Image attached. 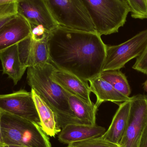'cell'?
<instances>
[{
	"label": "cell",
	"instance_id": "obj_1",
	"mask_svg": "<svg viewBox=\"0 0 147 147\" xmlns=\"http://www.w3.org/2000/svg\"><path fill=\"white\" fill-rule=\"evenodd\" d=\"M52 63L85 81L100 75L106 45L97 32L79 31L59 26L48 40Z\"/></svg>",
	"mask_w": 147,
	"mask_h": 147
},
{
	"label": "cell",
	"instance_id": "obj_2",
	"mask_svg": "<svg viewBox=\"0 0 147 147\" xmlns=\"http://www.w3.org/2000/svg\"><path fill=\"white\" fill-rule=\"evenodd\" d=\"M56 68L52 63L28 67L27 80L32 89L53 111L58 127L61 129L70 123H80L70 107L65 90L51 78Z\"/></svg>",
	"mask_w": 147,
	"mask_h": 147
},
{
	"label": "cell",
	"instance_id": "obj_3",
	"mask_svg": "<svg viewBox=\"0 0 147 147\" xmlns=\"http://www.w3.org/2000/svg\"><path fill=\"white\" fill-rule=\"evenodd\" d=\"M1 127L6 146L52 147L41 127L31 121L2 111Z\"/></svg>",
	"mask_w": 147,
	"mask_h": 147
},
{
	"label": "cell",
	"instance_id": "obj_4",
	"mask_svg": "<svg viewBox=\"0 0 147 147\" xmlns=\"http://www.w3.org/2000/svg\"><path fill=\"white\" fill-rule=\"evenodd\" d=\"M99 35L115 33L124 26L130 12L122 0H82Z\"/></svg>",
	"mask_w": 147,
	"mask_h": 147
},
{
	"label": "cell",
	"instance_id": "obj_5",
	"mask_svg": "<svg viewBox=\"0 0 147 147\" xmlns=\"http://www.w3.org/2000/svg\"><path fill=\"white\" fill-rule=\"evenodd\" d=\"M59 26L79 31L96 32L82 0H45Z\"/></svg>",
	"mask_w": 147,
	"mask_h": 147
},
{
	"label": "cell",
	"instance_id": "obj_6",
	"mask_svg": "<svg viewBox=\"0 0 147 147\" xmlns=\"http://www.w3.org/2000/svg\"><path fill=\"white\" fill-rule=\"evenodd\" d=\"M147 46V29L117 45H106L102 71L119 70L130 60L141 55Z\"/></svg>",
	"mask_w": 147,
	"mask_h": 147
},
{
	"label": "cell",
	"instance_id": "obj_7",
	"mask_svg": "<svg viewBox=\"0 0 147 147\" xmlns=\"http://www.w3.org/2000/svg\"><path fill=\"white\" fill-rule=\"evenodd\" d=\"M127 125L120 147H139L147 123V96L138 94L131 97Z\"/></svg>",
	"mask_w": 147,
	"mask_h": 147
},
{
	"label": "cell",
	"instance_id": "obj_8",
	"mask_svg": "<svg viewBox=\"0 0 147 147\" xmlns=\"http://www.w3.org/2000/svg\"><path fill=\"white\" fill-rule=\"evenodd\" d=\"M0 110L22 117L41 127L40 119L31 91L24 90L0 95Z\"/></svg>",
	"mask_w": 147,
	"mask_h": 147
},
{
	"label": "cell",
	"instance_id": "obj_9",
	"mask_svg": "<svg viewBox=\"0 0 147 147\" xmlns=\"http://www.w3.org/2000/svg\"><path fill=\"white\" fill-rule=\"evenodd\" d=\"M18 14L30 24L43 26L51 32L59 26L45 0H20L17 2Z\"/></svg>",
	"mask_w": 147,
	"mask_h": 147
},
{
	"label": "cell",
	"instance_id": "obj_10",
	"mask_svg": "<svg viewBox=\"0 0 147 147\" xmlns=\"http://www.w3.org/2000/svg\"><path fill=\"white\" fill-rule=\"evenodd\" d=\"M48 40L37 41L31 36L18 44L19 55L22 65L28 67L51 63Z\"/></svg>",
	"mask_w": 147,
	"mask_h": 147
},
{
	"label": "cell",
	"instance_id": "obj_11",
	"mask_svg": "<svg viewBox=\"0 0 147 147\" xmlns=\"http://www.w3.org/2000/svg\"><path fill=\"white\" fill-rule=\"evenodd\" d=\"M31 26L24 17L17 14L0 28V52L19 44L31 36Z\"/></svg>",
	"mask_w": 147,
	"mask_h": 147
},
{
	"label": "cell",
	"instance_id": "obj_12",
	"mask_svg": "<svg viewBox=\"0 0 147 147\" xmlns=\"http://www.w3.org/2000/svg\"><path fill=\"white\" fill-rule=\"evenodd\" d=\"M51 78L64 90L89 104L93 103L90 98L91 91L87 81L73 74L57 68L53 71Z\"/></svg>",
	"mask_w": 147,
	"mask_h": 147
},
{
	"label": "cell",
	"instance_id": "obj_13",
	"mask_svg": "<svg viewBox=\"0 0 147 147\" xmlns=\"http://www.w3.org/2000/svg\"><path fill=\"white\" fill-rule=\"evenodd\" d=\"M106 131L103 127L86 124L70 123L62 129L59 140L64 144L96 138L102 136Z\"/></svg>",
	"mask_w": 147,
	"mask_h": 147
},
{
	"label": "cell",
	"instance_id": "obj_14",
	"mask_svg": "<svg viewBox=\"0 0 147 147\" xmlns=\"http://www.w3.org/2000/svg\"><path fill=\"white\" fill-rule=\"evenodd\" d=\"M130 105V100L119 105L109 127L101 136L102 139L119 146L127 125Z\"/></svg>",
	"mask_w": 147,
	"mask_h": 147
},
{
	"label": "cell",
	"instance_id": "obj_15",
	"mask_svg": "<svg viewBox=\"0 0 147 147\" xmlns=\"http://www.w3.org/2000/svg\"><path fill=\"white\" fill-rule=\"evenodd\" d=\"M3 73L8 76L15 85L21 79L26 70L22 65L19 55L18 44L14 45L0 52Z\"/></svg>",
	"mask_w": 147,
	"mask_h": 147
},
{
	"label": "cell",
	"instance_id": "obj_16",
	"mask_svg": "<svg viewBox=\"0 0 147 147\" xmlns=\"http://www.w3.org/2000/svg\"><path fill=\"white\" fill-rule=\"evenodd\" d=\"M89 81L91 92H93L96 96L95 105L98 108L103 102H123L131 99L130 97L127 96L116 90L99 75Z\"/></svg>",
	"mask_w": 147,
	"mask_h": 147
},
{
	"label": "cell",
	"instance_id": "obj_17",
	"mask_svg": "<svg viewBox=\"0 0 147 147\" xmlns=\"http://www.w3.org/2000/svg\"><path fill=\"white\" fill-rule=\"evenodd\" d=\"M40 119L41 127L47 136L54 137L61 129L58 127L53 111L34 90H31Z\"/></svg>",
	"mask_w": 147,
	"mask_h": 147
},
{
	"label": "cell",
	"instance_id": "obj_18",
	"mask_svg": "<svg viewBox=\"0 0 147 147\" xmlns=\"http://www.w3.org/2000/svg\"><path fill=\"white\" fill-rule=\"evenodd\" d=\"M66 92L70 107L80 124L95 126L98 108L95 104H89L79 98Z\"/></svg>",
	"mask_w": 147,
	"mask_h": 147
},
{
	"label": "cell",
	"instance_id": "obj_19",
	"mask_svg": "<svg viewBox=\"0 0 147 147\" xmlns=\"http://www.w3.org/2000/svg\"><path fill=\"white\" fill-rule=\"evenodd\" d=\"M99 76L119 92L129 97L131 94L130 86L125 74L121 71L119 70L103 71Z\"/></svg>",
	"mask_w": 147,
	"mask_h": 147
},
{
	"label": "cell",
	"instance_id": "obj_20",
	"mask_svg": "<svg viewBox=\"0 0 147 147\" xmlns=\"http://www.w3.org/2000/svg\"><path fill=\"white\" fill-rule=\"evenodd\" d=\"M132 18L136 19H147L146 0H128Z\"/></svg>",
	"mask_w": 147,
	"mask_h": 147
},
{
	"label": "cell",
	"instance_id": "obj_21",
	"mask_svg": "<svg viewBox=\"0 0 147 147\" xmlns=\"http://www.w3.org/2000/svg\"><path fill=\"white\" fill-rule=\"evenodd\" d=\"M116 144L106 141L101 136L90 138L68 144L67 147H118Z\"/></svg>",
	"mask_w": 147,
	"mask_h": 147
},
{
	"label": "cell",
	"instance_id": "obj_22",
	"mask_svg": "<svg viewBox=\"0 0 147 147\" xmlns=\"http://www.w3.org/2000/svg\"><path fill=\"white\" fill-rule=\"evenodd\" d=\"M17 14V2L0 4V28Z\"/></svg>",
	"mask_w": 147,
	"mask_h": 147
},
{
	"label": "cell",
	"instance_id": "obj_23",
	"mask_svg": "<svg viewBox=\"0 0 147 147\" xmlns=\"http://www.w3.org/2000/svg\"><path fill=\"white\" fill-rule=\"evenodd\" d=\"M31 26V37L37 41L48 40L50 32H48L43 26L30 24Z\"/></svg>",
	"mask_w": 147,
	"mask_h": 147
},
{
	"label": "cell",
	"instance_id": "obj_24",
	"mask_svg": "<svg viewBox=\"0 0 147 147\" xmlns=\"http://www.w3.org/2000/svg\"><path fill=\"white\" fill-rule=\"evenodd\" d=\"M133 68L137 71L147 74V46L141 55L137 57Z\"/></svg>",
	"mask_w": 147,
	"mask_h": 147
},
{
	"label": "cell",
	"instance_id": "obj_25",
	"mask_svg": "<svg viewBox=\"0 0 147 147\" xmlns=\"http://www.w3.org/2000/svg\"><path fill=\"white\" fill-rule=\"evenodd\" d=\"M139 147H147V123L141 137Z\"/></svg>",
	"mask_w": 147,
	"mask_h": 147
},
{
	"label": "cell",
	"instance_id": "obj_26",
	"mask_svg": "<svg viewBox=\"0 0 147 147\" xmlns=\"http://www.w3.org/2000/svg\"><path fill=\"white\" fill-rule=\"evenodd\" d=\"M2 111L0 110V147H3L5 146L3 140L2 134L1 127V117Z\"/></svg>",
	"mask_w": 147,
	"mask_h": 147
},
{
	"label": "cell",
	"instance_id": "obj_27",
	"mask_svg": "<svg viewBox=\"0 0 147 147\" xmlns=\"http://www.w3.org/2000/svg\"><path fill=\"white\" fill-rule=\"evenodd\" d=\"M20 0H0V4H5L11 2H17Z\"/></svg>",
	"mask_w": 147,
	"mask_h": 147
},
{
	"label": "cell",
	"instance_id": "obj_28",
	"mask_svg": "<svg viewBox=\"0 0 147 147\" xmlns=\"http://www.w3.org/2000/svg\"><path fill=\"white\" fill-rule=\"evenodd\" d=\"M143 89L145 91L147 92V79L145 83H144V86H143Z\"/></svg>",
	"mask_w": 147,
	"mask_h": 147
},
{
	"label": "cell",
	"instance_id": "obj_29",
	"mask_svg": "<svg viewBox=\"0 0 147 147\" xmlns=\"http://www.w3.org/2000/svg\"><path fill=\"white\" fill-rule=\"evenodd\" d=\"M6 146V145H5ZM8 147H26L24 146H7Z\"/></svg>",
	"mask_w": 147,
	"mask_h": 147
},
{
	"label": "cell",
	"instance_id": "obj_30",
	"mask_svg": "<svg viewBox=\"0 0 147 147\" xmlns=\"http://www.w3.org/2000/svg\"><path fill=\"white\" fill-rule=\"evenodd\" d=\"M122 1H123L125 2H126V3H127V4L128 3V0H122Z\"/></svg>",
	"mask_w": 147,
	"mask_h": 147
},
{
	"label": "cell",
	"instance_id": "obj_31",
	"mask_svg": "<svg viewBox=\"0 0 147 147\" xmlns=\"http://www.w3.org/2000/svg\"><path fill=\"white\" fill-rule=\"evenodd\" d=\"M8 147V146H4V147Z\"/></svg>",
	"mask_w": 147,
	"mask_h": 147
},
{
	"label": "cell",
	"instance_id": "obj_32",
	"mask_svg": "<svg viewBox=\"0 0 147 147\" xmlns=\"http://www.w3.org/2000/svg\"><path fill=\"white\" fill-rule=\"evenodd\" d=\"M146 1H147V0H146Z\"/></svg>",
	"mask_w": 147,
	"mask_h": 147
},
{
	"label": "cell",
	"instance_id": "obj_33",
	"mask_svg": "<svg viewBox=\"0 0 147 147\" xmlns=\"http://www.w3.org/2000/svg\"></svg>",
	"mask_w": 147,
	"mask_h": 147
}]
</instances>
